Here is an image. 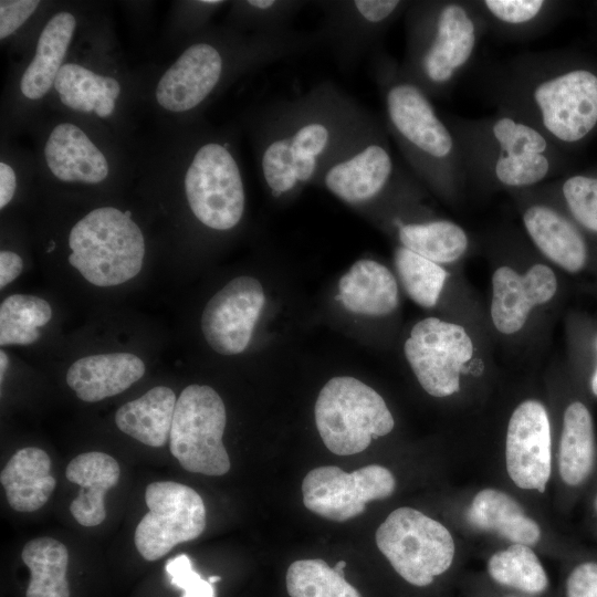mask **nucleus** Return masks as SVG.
I'll list each match as a JSON object with an SVG mask.
<instances>
[{"label":"nucleus","mask_w":597,"mask_h":597,"mask_svg":"<svg viewBox=\"0 0 597 597\" xmlns=\"http://www.w3.org/2000/svg\"><path fill=\"white\" fill-rule=\"evenodd\" d=\"M143 359L130 353L94 354L78 358L66 371V384L85 402L116 396L145 374Z\"/></svg>","instance_id":"21"},{"label":"nucleus","mask_w":597,"mask_h":597,"mask_svg":"<svg viewBox=\"0 0 597 597\" xmlns=\"http://www.w3.org/2000/svg\"><path fill=\"white\" fill-rule=\"evenodd\" d=\"M525 200L523 228L540 253L558 268L578 273L587 263V234L538 187L514 192Z\"/></svg>","instance_id":"18"},{"label":"nucleus","mask_w":597,"mask_h":597,"mask_svg":"<svg viewBox=\"0 0 597 597\" xmlns=\"http://www.w3.org/2000/svg\"><path fill=\"white\" fill-rule=\"evenodd\" d=\"M145 502L148 512L136 526L134 542L146 561L164 557L176 545L200 536L206 527L203 500L188 485L153 482L146 488Z\"/></svg>","instance_id":"13"},{"label":"nucleus","mask_w":597,"mask_h":597,"mask_svg":"<svg viewBox=\"0 0 597 597\" xmlns=\"http://www.w3.org/2000/svg\"><path fill=\"white\" fill-rule=\"evenodd\" d=\"M338 292L343 306L362 315L385 316L399 303L398 284L391 271L369 259L350 266L339 280Z\"/></svg>","instance_id":"25"},{"label":"nucleus","mask_w":597,"mask_h":597,"mask_svg":"<svg viewBox=\"0 0 597 597\" xmlns=\"http://www.w3.org/2000/svg\"><path fill=\"white\" fill-rule=\"evenodd\" d=\"M486 33L510 41L532 40L549 30L567 3L554 0H473Z\"/></svg>","instance_id":"22"},{"label":"nucleus","mask_w":597,"mask_h":597,"mask_svg":"<svg viewBox=\"0 0 597 597\" xmlns=\"http://www.w3.org/2000/svg\"><path fill=\"white\" fill-rule=\"evenodd\" d=\"M75 29L76 18L69 11L56 12L48 20L20 80L19 88L24 98L39 101L53 88Z\"/></svg>","instance_id":"24"},{"label":"nucleus","mask_w":597,"mask_h":597,"mask_svg":"<svg viewBox=\"0 0 597 597\" xmlns=\"http://www.w3.org/2000/svg\"><path fill=\"white\" fill-rule=\"evenodd\" d=\"M208 580L211 583V584H214L219 580H221V577L220 576H209Z\"/></svg>","instance_id":"47"},{"label":"nucleus","mask_w":597,"mask_h":597,"mask_svg":"<svg viewBox=\"0 0 597 597\" xmlns=\"http://www.w3.org/2000/svg\"><path fill=\"white\" fill-rule=\"evenodd\" d=\"M69 263L91 284L121 285L134 279L145 258V238L130 213L106 206L91 210L71 228Z\"/></svg>","instance_id":"7"},{"label":"nucleus","mask_w":597,"mask_h":597,"mask_svg":"<svg viewBox=\"0 0 597 597\" xmlns=\"http://www.w3.org/2000/svg\"><path fill=\"white\" fill-rule=\"evenodd\" d=\"M43 157L52 176L63 182L98 185L109 176L105 154L81 127L70 122L51 129Z\"/></svg>","instance_id":"20"},{"label":"nucleus","mask_w":597,"mask_h":597,"mask_svg":"<svg viewBox=\"0 0 597 597\" xmlns=\"http://www.w3.org/2000/svg\"><path fill=\"white\" fill-rule=\"evenodd\" d=\"M17 189L14 169L7 163H0V208L3 209L13 199Z\"/></svg>","instance_id":"43"},{"label":"nucleus","mask_w":597,"mask_h":597,"mask_svg":"<svg viewBox=\"0 0 597 597\" xmlns=\"http://www.w3.org/2000/svg\"><path fill=\"white\" fill-rule=\"evenodd\" d=\"M23 270L22 258L10 250L0 252V287L3 289L15 280Z\"/></svg>","instance_id":"42"},{"label":"nucleus","mask_w":597,"mask_h":597,"mask_svg":"<svg viewBox=\"0 0 597 597\" xmlns=\"http://www.w3.org/2000/svg\"><path fill=\"white\" fill-rule=\"evenodd\" d=\"M404 353L425 391L443 398L459 391L474 345L463 326L427 317L413 325Z\"/></svg>","instance_id":"14"},{"label":"nucleus","mask_w":597,"mask_h":597,"mask_svg":"<svg viewBox=\"0 0 597 597\" xmlns=\"http://www.w3.org/2000/svg\"><path fill=\"white\" fill-rule=\"evenodd\" d=\"M182 186L190 212L207 229L228 232L242 221L244 181L228 140L212 135L198 140L189 153Z\"/></svg>","instance_id":"8"},{"label":"nucleus","mask_w":597,"mask_h":597,"mask_svg":"<svg viewBox=\"0 0 597 597\" xmlns=\"http://www.w3.org/2000/svg\"><path fill=\"white\" fill-rule=\"evenodd\" d=\"M165 570L170 584L184 590L181 597H216L214 588L209 580H205L192 567L186 554H179L167 561Z\"/></svg>","instance_id":"39"},{"label":"nucleus","mask_w":597,"mask_h":597,"mask_svg":"<svg viewBox=\"0 0 597 597\" xmlns=\"http://www.w3.org/2000/svg\"><path fill=\"white\" fill-rule=\"evenodd\" d=\"M389 137L384 121L370 112L315 184L352 207H365L391 193L412 192L411 172L397 164Z\"/></svg>","instance_id":"6"},{"label":"nucleus","mask_w":597,"mask_h":597,"mask_svg":"<svg viewBox=\"0 0 597 597\" xmlns=\"http://www.w3.org/2000/svg\"><path fill=\"white\" fill-rule=\"evenodd\" d=\"M491 282V320L504 335L521 331L533 308L552 301L558 287L556 274L544 263H534L523 274L501 265L493 272Z\"/></svg>","instance_id":"19"},{"label":"nucleus","mask_w":597,"mask_h":597,"mask_svg":"<svg viewBox=\"0 0 597 597\" xmlns=\"http://www.w3.org/2000/svg\"><path fill=\"white\" fill-rule=\"evenodd\" d=\"M370 111L332 81L262 106L251 119L263 184L275 200L315 184Z\"/></svg>","instance_id":"1"},{"label":"nucleus","mask_w":597,"mask_h":597,"mask_svg":"<svg viewBox=\"0 0 597 597\" xmlns=\"http://www.w3.org/2000/svg\"><path fill=\"white\" fill-rule=\"evenodd\" d=\"M505 464L521 489L544 492L552 474V436L547 409L526 399L513 410L505 437Z\"/></svg>","instance_id":"17"},{"label":"nucleus","mask_w":597,"mask_h":597,"mask_svg":"<svg viewBox=\"0 0 597 597\" xmlns=\"http://www.w3.org/2000/svg\"><path fill=\"white\" fill-rule=\"evenodd\" d=\"M595 506H596V510H597V496H596V500H595Z\"/></svg>","instance_id":"48"},{"label":"nucleus","mask_w":597,"mask_h":597,"mask_svg":"<svg viewBox=\"0 0 597 597\" xmlns=\"http://www.w3.org/2000/svg\"><path fill=\"white\" fill-rule=\"evenodd\" d=\"M411 1L320 0L323 20L317 30L338 67L353 71L380 44L390 27L405 15Z\"/></svg>","instance_id":"12"},{"label":"nucleus","mask_w":597,"mask_h":597,"mask_svg":"<svg viewBox=\"0 0 597 597\" xmlns=\"http://www.w3.org/2000/svg\"><path fill=\"white\" fill-rule=\"evenodd\" d=\"M376 544L409 584L425 587L452 565L455 544L439 521L408 506L394 510L378 526Z\"/></svg>","instance_id":"10"},{"label":"nucleus","mask_w":597,"mask_h":597,"mask_svg":"<svg viewBox=\"0 0 597 597\" xmlns=\"http://www.w3.org/2000/svg\"><path fill=\"white\" fill-rule=\"evenodd\" d=\"M402 74L431 98L450 92L474 61L485 24L473 1H411L405 15Z\"/></svg>","instance_id":"5"},{"label":"nucleus","mask_w":597,"mask_h":597,"mask_svg":"<svg viewBox=\"0 0 597 597\" xmlns=\"http://www.w3.org/2000/svg\"><path fill=\"white\" fill-rule=\"evenodd\" d=\"M488 572L500 585L527 594H541L548 585L546 572L528 545L512 544L494 553L488 562Z\"/></svg>","instance_id":"35"},{"label":"nucleus","mask_w":597,"mask_h":597,"mask_svg":"<svg viewBox=\"0 0 597 597\" xmlns=\"http://www.w3.org/2000/svg\"><path fill=\"white\" fill-rule=\"evenodd\" d=\"M21 558L30 569L25 597H70L66 579L69 552L52 537H38L22 548Z\"/></svg>","instance_id":"32"},{"label":"nucleus","mask_w":597,"mask_h":597,"mask_svg":"<svg viewBox=\"0 0 597 597\" xmlns=\"http://www.w3.org/2000/svg\"><path fill=\"white\" fill-rule=\"evenodd\" d=\"M264 303L263 287L256 279L242 275L228 282L201 314L200 328L208 345L224 356L244 352Z\"/></svg>","instance_id":"16"},{"label":"nucleus","mask_w":597,"mask_h":597,"mask_svg":"<svg viewBox=\"0 0 597 597\" xmlns=\"http://www.w3.org/2000/svg\"><path fill=\"white\" fill-rule=\"evenodd\" d=\"M596 347H597V342H596ZM590 389H591V392L597 397V367L591 375Z\"/></svg>","instance_id":"45"},{"label":"nucleus","mask_w":597,"mask_h":597,"mask_svg":"<svg viewBox=\"0 0 597 597\" xmlns=\"http://www.w3.org/2000/svg\"><path fill=\"white\" fill-rule=\"evenodd\" d=\"M346 567V562L345 561H338L335 566H334V569L338 573H344V568Z\"/></svg>","instance_id":"46"},{"label":"nucleus","mask_w":597,"mask_h":597,"mask_svg":"<svg viewBox=\"0 0 597 597\" xmlns=\"http://www.w3.org/2000/svg\"><path fill=\"white\" fill-rule=\"evenodd\" d=\"M307 3L302 0L240 1L234 4L232 17L254 34H284L294 30V18Z\"/></svg>","instance_id":"38"},{"label":"nucleus","mask_w":597,"mask_h":597,"mask_svg":"<svg viewBox=\"0 0 597 597\" xmlns=\"http://www.w3.org/2000/svg\"><path fill=\"white\" fill-rule=\"evenodd\" d=\"M119 475L117 461L104 452H84L69 462L65 476L80 485L78 494L70 505V512L78 524L93 527L105 520L104 498L118 483Z\"/></svg>","instance_id":"23"},{"label":"nucleus","mask_w":597,"mask_h":597,"mask_svg":"<svg viewBox=\"0 0 597 597\" xmlns=\"http://www.w3.org/2000/svg\"><path fill=\"white\" fill-rule=\"evenodd\" d=\"M315 425L325 447L337 455H352L395 426L384 398L363 381L339 376L321 389L314 407Z\"/></svg>","instance_id":"9"},{"label":"nucleus","mask_w":597,"mask_h":597,"mask_svg":"<svg viewBox=\"0 0 597 597\" xmlns=\"http://www.w3.org/2000/svg\"><path fill=\"white\" fill-rule=\"evenodd\" d=\"M8 363H9V358H8L7 354L4 353V350H1L0 352V370H1L0 379H1V383L3 380V375H4L6 370H7Z\"/></svg>","instance_id":"44"},{"label":"nucleus","mask_w":597,"mask_h":597,"mask_svg":"<svg viewBox=\"0 0 597 597\" xmlns=\"http://www.w3.org/2000/svg\"><path fill=\"white\" fill-rule=\"evenodd\" d=\"M224 402L207 385H189L177 398L169 436L170 453L191 473L219 476L230 470L222 437Z\"/></svg>","instance_id":"11"},{"label":"nucleus","mask_w":597,"mask_h":597,"mask_svg":"<svg viewBox=\"0 0 597 597\" xmlns=\"http://www.w3.org/2000/svg\"><path fill=\"white\" fill-rule=\"evenodd\" d=\"M484 86L496 111L528 123L568 156L597 134V59L586 53L520 54L491 69Z\"/></svg>","instance_id":"2"},{"label":"nucleus","mask_w":597,"mask_h":597,"mask_svg":"<svg viewBox=\"0 0 597 597\" xmlns=\"http://www.w3.org/2000/svg\"><path fill=\"white\" fill-rule=\"evenodd\" d=\"M396 489L391 471L369 464L350 473L326 465L311 470L302 482L304 506L336 522H345L365 512L366 504L390 496Z\"/></svg>","instance_id":"15"},{"label":"nucleus","mask_w":597,"mask_h":597,"mask_svg":"<svg viewBox=\"0 0 597 597\" xmlns=\"http://www.w3.org/2000/svg\"><path fill=\"white\" fill-rule=\"evenodd\" d=\"M566 597H597V562L573 568L566 580Z\"/></svg>","instance_id":"41"},{"label":"nucleus","mask_w":597,"mask_h":597,"mask_svg":"<svg viewBox=\"0 0 597 597\" xmlns=\"http://www.w3.org/2000/svg\"><path fill=\"white\" fill-rule=\"evenodd\" d=\"M53 90L66 108L98 118L113 115L122 93L115 77L73 62L63 64Z\"/></svg>","instance_id":"27"},{"label":"nucleus","mask_w":597,"mask_h":597,"mask_svg":"<svg viewBox=\"0 0 597 597\" xmlns=\"http://www.w3.org/2000/svg\"><path fill=\"white\" fill-rule=\"evenodd\" d=\"M369 70L384 107V123L409 171L444 199L468 186L457 139L432 98L401 72L384 44L369 55Z\"/></svg>","instance_id":"3"},{"label":"nucleus","mask_w":597,"mask_h":597,"mask_svg":"<svg viewBox=\"0 0 597 597\" xmlns=\"http://www.w3.org/2000/svg\"><path fill=\"white\" fill-rule=\"evenodd\" d=\"M291 597H360L358 590L321 558L293 562L286 572Z\"/></svg>","instance_id":"37"},{"label":"nucleus","mask_w":597,"mask_h":597,"mask_svg":"<svg viewBox=\"0 0 597 597\" xmlns=\"http://www.w3.org/2000/svg\"><path fill=\"white\" fill-rule=\"evenodd\" d=\"M176 402L171 388L153 387L121 406L115 413V423L122 432L146 446L163 447L169 440Z\"/></svg>","instance_id":"29"},{"label":"nucleus","mask_w":597,"mask_h":597,"mask_svg":"<svg viewBox=\"0 0 597 597\" xmlns=\"http://www.w3.org/2000/svg\"><path fill=\"white\" fill-rule=\"evenodd\" d=\"M474 527L494 532L513 544L534 545L541 538L540 525L507 493L486 488L479 491L468 510Z\"/></svg>","instance_id":"28"},{"label":"nucleus","mask_w":597,"mask_h":597,"mask_svg":"<svg viewBox=\"0 0 597 597\" xmlns=\"http://www.w3.org/2000/svg\"><path fill=\"white\" fill-rule=\"evenodd\" d=\"M595 461V433L589 409L580 401L564 411L558 470L564 483L577 486L590 474Z\"/></svg>","instance_id":"31"},{"label":"nucleus","mask_w":597,"mask_h":597,"mask_svg":"<svg viewBox=\"0 0 597 597\" xmlns=\"http://www.w3.org/2000/svg\"><path fill=\"white\" fill-rule=\"evenodd\" d=\"M538 188L586 234L597 237V166L572 170Z\"/></svg>","instance_id":"33"},{"label":"nucleus","mask_w":597,"mask_h":597,"mask_svg":"<svg viewBox=\"0 0 597 597\" xmlns=\"http://www.w3.org/2000/svg\"><path fill=\"white\" fill-rule=\"evenodd\" d=\"M36 0L0 1V39L4 40L14 33L38 9Z\"/></svg>","instance_id":"40"},{"label":"nucleus","mask_w":597,"mask_h":597,"mask_svg":"<svg viewBox=\"0 0 597 597\" xmlns=\"http://www.w3.org/2000/svg\"><path fill=\"white\" fill-rule=\"evenodd\" d=\"M394 264L408 296L418 305L433 307L448 277L446 269L406 248L398 245Z\"/></svg>","instance_id":"36"},{"label":"nucleus","mask_w":597,"mask_h":597,"mask_svg":"<svg viewBox=\"0 0 597 597\" xmlns=\"http://www.w3.org/2000/svg\"><path fill=\"white\" fill-rule=\"evenodd\" d=\"M52 318L48 301L30 294H13L0 305V345H31L41 333L40 327Z\"/></svg>","instance_id":"34"},{"label":"nucleus","mask_w":597,"mask_h":597,"mask_svg":"<svg viewBox=\"0 0 597 597\" xmlns=\"http://www.w3.org/2000/svg\"><path fill=\"white\" fill-rule=\"evenodd\" d=\"M49 454L35 447L18 450L0 473L6 498L17 512H34L50 499L56 481Z\"/></svg>","instance_id":"26"},{"label":"nucleus","mask_w":597,"mask_h":597,"mask_svg":"<svg viewBox=\"0 0 597 597\" xmlns=\"http://www.w3.org/2000/svg\"><path fill=\"white\" fill-rule=\"evenodd\" d=\"M443 117L459 145L468 185L516 192L572 171V156L513 115L496 111L478 118Z\"/></svg>","instance_id":"4"},{"label":"nucleus","mask_w":597,"mask_h":597,"mask_svg":"<svg viewBox=\"0 0 597 597\" xmlns=\"http://www.w3.org/2000/svg\"><path fill=\"white\" fill-rule=\"evenodd\" d=\"M392 223L400 245L440 265L459 261L470 245L467 231L449 219L395 218Z\"/></svg>","instance_id":"30"}]
</instances>
